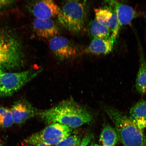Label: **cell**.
I'll return each mask as SVG.
<instances>
[{
	"label": "cell",
	"mask_w": 146,
	"mask_h": 146,
	"mask_svg": "<svg viewBox=\"0 0 146 146\" xmlns=\"http://www.w3.org/2000/svg\"><path fill=\"white\" fill-rule=\"evenodd\" d=\"M37 115L47 123H58L72 128L90 123L93 120L90 112L72 100H65L52 108L38 111Z\"/></svg>",
	"instance_id": "cell-1"
},
{
	"label": "cell",
	"mask_w": 146,
	"mask_h": 146,
	"mask_svg": "<svg viewBox=\"0 0 146 146\" xmlns=\"http://www.w3.org/2000/svg\"><path fill=\"white\" fill-rule=\"evenodd\" d=\"M106 112L113 123L119 141L124 146H146V138L130 117L117 109L108 108Z\"/></svg>",
	"instance_id": "cell-2"
},
{
	"label": "cell",
	"mask_w": 146,
	"mask_h": 146,
	"mask_svg": "<svg viewBox=\"0 0 146 146\" xmlns=\"http://www.w3.org/2000/svg\"><path fill=\"white\" fill-rule=\"evenodd\" d=\"M57 16L62 26L73 34H78L83 28L86 16L85 3L77 1H63Z\"/></svg>",
	"instance_id": "cell-3"
},
{
	"label": "cell",
	"mask_w": 146,
	"mask_h": 146,
	"mask_svg": "<svg viewBox=\"0 0 146 146\" xmlns=\"http://www.w3.org/2000/svg\"><path fill=\"white\" fill-rule=\"evenodd\" d=\"M23 58L19 41L10 33L0 30V68H17L21 65Z\"/></svg>",
	"instance_id": "cell-4"
},
{
	"label": "cell",
	"mask_w": 146,
	"mask_h": 146,
	"mask_svg": "<svg viewBox=\"0 0 146 146\" xmlns=\"http://www.w3.org/2000/svg\"><path fill=\"white\" fill-rule=\"evenodd\" d=\"M72 132V128L58 123H53L27 137L23 140V144L27 146H34L39 143L56 145L70 136Z\"/></svg>",
	"instance_id": "cell-5"
},
{
	"label": "cell",
	"mask_w": 146,
	"mask_h": 146,
	"mask_svg": "<svg viewBox=\"0 0 146 146\" xmlns=\"http://www.w3.org/2000/svg\"><path fill=\"white\" fill-rule=\"evenodd\" d=\"M42 71L41 69H31L20 72H4L0 75V98L12 95Z\"/></svg>",
	"instance_id": "cell-6"
},
{
	"label": "cell",
	"mask_w": 146,
	"mask_h": 146,
	"mask_svg": "<svg viewBox=\"0 0 146 146\" xmlns=\"http://www.w3.org/2000/svg\"><path fill=\"white\" fill-rule=\"evenodd\" d=\"M49 46L55 57L60 61H65L75 56L77 49L68 38L65 36H56L51 38Z\"/></svg>",
	"instance_id": "cell-7"
},
{
	"label": "cell",
	"mask_w": 146,
	"mask_h": 146,
	"mask_svg": "<svg viewBox=\"0 0 146 146\" xmlns=\"http://www.w3.org/2000/svg\"><path fill=\"white\" fill-rule=\"evenodd\" d=\"M94 11L95 19L108 29L111 36L116 39L120 28L114 11L110 7L95 9Z\"/></svg>",
	"instance_id": "cell-8"
},
{
	"label": "cell",
	"mask_w": 146,
	"mask_h": 146,
	"mask_svg": "<svg viewBox=\"0 0 146 146\" xmlns=\"http://www.w3.org/2000/svg\"><path fill=\"white\" fill-rule=\"evenodd\" d=\"M31 10L36 19H47L57 17L61 9L54 1L44 0L36 1Z\"/></svg>",
	"instance_id": "cell-9"
},
{
	"label": "cell",
	"mask_w": 146,
	"mask_h": 146,
	"mask_svg": "<svg viewBox=\"0 0 146 146\" xmlns=\"http://www.w3.org/2000/svg\"><path fill=\"white\" fill-rule=\"evenodd\" d=\"M107 2L109 7L112 9L115 13L120 28L129 25L138 16L137 11L129 5L116 1Z\"/></svg>",
	"instance_id": "cell-10"
},
{
	"label": "cell",
	"mask_w": 146,
	"mask_h": 146,
	"mask_svg": "<svg viewBox=\"0 0 146 146\" xmlns=\"http://www.w3.org/2000/svg\"><path fill=\"white\" fill-rule=\"evenodd\" d=\"M14 123L21 125L37 115L31 104L25 100L17 102L10 109Z\"/></svg>",
	"instance_id": "cell-11"
},
{
	"label": "cell",
	"mask_w": 146,
	"mask_h": 146,
	"mask_svg": "<svg viewBox=\"0 0 146 146\" xmlns=\"http://www.w3.org/2000/svg\"><path fill=\"white\" fill-rule=\"evenodd\" d=\"M35 32L39 37L50 39L58 36L59 29L58 25L52 19H35L33 23Z\"/></svg>",
	"instance_id": "cell-12"
},
{
	"label": "cell",
	"mask_w": 146,
	"mask_h": 146,
	"mask_svg": "<svg viewBox=\"0 0 146 146\" xmlns=\"http://www.w3.org/2000/svg\"><path fill=\"white\" fill-rule=\"evenodd\" d=\"M116 40L111 36L108 38L93 39L85 52L96 55L108 54L113 50Z\"/></svg>",
	"instance_id": "cell-13"
},
{
	"label": "cell",
	"mask_w": 146,
	"mask_h": 146,
	"mask_svg": "<svg viewBox=\"0 0 146 146\" xmlns=\"http://www.w3.org/2000/svg\"><path fill=\"white\" fill-rule=\"evenodd\" d=\"M129 113L131 120L144 130L146 127V100H140L133 106Z\"/></svg>",
	"instance_id": "cell-14"
},
{
	"label": "cell",
	"mask_w": 146,
	"mask_h": 146,
	"mask_svg": "<svg viewBox=\"0 0 146 146\" xmlns=\"http://www.w3.org/2000/svg\"><path fill=\"white\" fill-rule=\"evenodd\" d=\"M139 46V67L137 75L136 88L137 92L143 95L146 94V60L141 46Z\"/></svg>",
	"instance_id": "cell-15"
},
{
	"label": "cell",
	"mask_w": 146,
	"mask_h": 146,
	"mask_svg": "<svg viewBox=\"0 0 146 146\" xmlns=\"http://www.w3.org/2000/svg\"><path fill=\"white\" fill-rule=\"evenodd\" d=\"M118 141V135L115 129L110 125H105L100 134V146H115Z\"/></svg>",
	"instance_id": "cell-16"
},
{
	"label": "cell",
	"mask_w": 146,
	"mask_h": 146,
	"mask_svg": "<svg viewBox=\"0 0 146 146\" xmlns=\"http://www.w3.org/2000/svg\"><path fill=\"white\" fill-rule=\"evenodd\" d=\"M88 30L89 35L93 39L94 38H108L110 37V31L96 19L91 21L89 23Z\"/></svg>",
	"instance_id": "cell-17"
},
{
	"label": "cell",
	"mask_w": 146,
	"mask_h": 146,
	"mask_svg": "<svg viewBox=\"0 0 146 146\" xmlns=\"http://www.w3.org/2000/svg\"><path fill=\"white\" fill-rule=\"evenodd\" d=\"M14 123L10 109L0 107V127L7 128Z\"/></svg>",
	"instance_id": "cell-18"
},
{
	"label": "cell",
	"mask_w": 146,
	"mask_h": 146,
	"mask_svg": "<svg viewBox=\"0 0 146 146\" xmlns=\"http://www.w3.org/2000/svg\"><path fill=\"white\" fill-rule=\"evenodd\" d=\"M82 140L76 135L70 136L64 139L55 146H79Z\"/></svg>",
	"instance_id": "cell-19"
},
{
	"label": "cell",
	"mask_w": 146,
	"mask_h": 146,
	"mask_svg": "<svg viewBox=\"0 0 146 146\" xmlns=\"http://www.w3.org/2000/svg\"><path fill=\"white\" fill-rule=\"evenodd\" d=\"M92 135L91 134L86 135L82 140L81 143L79 146H87L92 140Z\"/></svg>",
	"instance_id": "cell-20"
},
{
	"label": "cell",
	"mask_w": 146,
	"mask_h": 146,
	"mask_svg": "<svg viewBox=\"0 0 146 146\" xmlns=\"http://www.w3.org/2000/svg\"><path fill=\"white\" fill-rule=\"evenodd\" d=\"M13 2V1L0 0V8L8 6V5L11 4Z\"/></svg>",
	"instance_id": "cell-21"
},
{
	"label": "cell",
	"mask_w": 146,
	"mask_h": 146,
	"mask_svg": "<svg viewBox=\"0 0 146 146\" xmlns=\"http://www.w3.org/2000/svg\"><path fill=\"white\" fill-rule=\"evenodd\" d=\"M34 146H52L48 145H46L44 143H39L37 144Z\"/></svg>",
	"instance_id": "cell-22"
},
{
	"label": "cell",
	"mask_w": 146,
	"mask_h": 146,
	"mask_svg": "<svg viewBox=\"0 0 146 146\" xmlns=\"http://www.w3.org/2000/svg\"><path fill=\"white\" fill-rule=\"evenodd\" d=\"M89 146H100V145H98L96 143H93L91 144V145H89Z\"/></svg>",
	"instance_id": "cell-23"
},
{
	"label": "cell",
	"mask_w": 146,
	"mask_h": 146,
	"mask_svg": "<svg viewBox=\"0 0 146 146\" xmlns=\"http://www.w3.org/2000/svg\"><path fill=\"white\" fill-rule=\"evenodd\" d=\"M144 17H145V22L146 29V12L144 14Z\"/></svg>",
	"instance_id": "cell-24"
},
{
	"label": "cell",
	"mask_w": 146,
	"mask_h": 146,
	"mask_svg": "<svg viewBox=\"0 0 146 146\" xmlns=\"http://www.w3.org/2000/svg\"><path fill=\"white\" fill-rule=\"evenodd\" d=\"M4 72L3 70L2 69L0 68V75L3 74V73H4Z\"/></svg>",
	"instance_id": "cell-25"
},
{
	"label": "cell",
	"mask_w": 146,
	"mask_h": 146,
	"mask_svg": "<svg viewBox=\"0 0 146 146\" xmlns=\"http://www.w3.org/2000/svg\"><path fill=\"white\" fill-rule=\"evenodd\" d=\"M0 146H1V145L0 144Z\"/></svg>",
	"instance_id": "cell-26"
}]
</instances>
